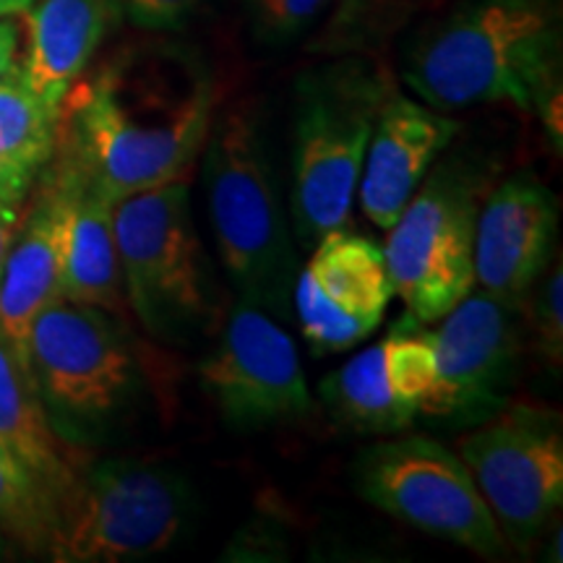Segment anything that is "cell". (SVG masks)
I'll use <instances>...</instances> for the list:
<instances>
[{
  "mask_svg": "<svg viewBox=\"0 0 563 563\" xmlns=\"http://www.w3.org/2000/svg\"><path fill=\"white\" fill-rule=\"evenodd\" d=\"M456 449L506 545L530 551L563 501L561 415L509 402L464 433Z\"/></svg>",
  "mask_w": 563,
  "mask_h": 563,
  "instance_id": "10",
  "label": "cell"
},
{
  "mask_svg": "<svg viewBox=\"0 0 563 563\" xmlns=\"http://www.w3.org/2000/svg\"><path fill=\"white\" fill-rule=\"evenodd\" d=\"M496 175L483 154L439 157L386 230V274L415 321L435 323L475 290V222Z\"/></svg>",
  "mask_w": 563,
  "mask_h": 563,
  "instance_id": "5",
  "label": "cell"
},
{
  "mask_svg": "<svg viewBox=\"0 0 563 563\" xmlns=\"http://www.w3.org/2000/svg\"><path fill=\"white\" fill-rule=\"evenodd\" d=\"M53 509L24 467L0 443V540L21 553L47 551Z\"/></svg>",
  "mask_w": 563,
  "mask_h": 563,
  "instance_id": "22",
  "label": "cell"
},
{
  "mask_svg": "<svg viewBox=\"0 0 563 563\" xmlns=\"http://www.w3.org/2000/svg\"><path fill=\"white\" fill-rule=\"evenodd\" d=\"M462 123L418 97L394 87L373 125L355 199L378 230H389L405 203L412 199L428 170L435 165Z\"/></svg>",
  "mask_w": 563,
  "mask_h": 563,
  "instance_id": "17",
  "label": "cell"
},
{
  "mask_svg": "<svg viewBox=\"0 0 563 563\" xmlns=\"http://www.w3.org/2000/svg\"><path fill=\"white\" fill-rule=\"evenodd\" d=\"M34 0H0V19L3 16H16V13H24Z\"/></svg>",
  "mask_w": 563,
  "mask_h": 563,
  "instance_id": "30",
  "label": "cell"
},
{
  "mask_svg": "<svg viewBox=\"0 0 563 563\" xmlns=\"http://www.w3.org/2000/svg\"><path fill=\"white\" fill-rule=\"evenodd\" d=\"M24 203H0V272H3L5 253H9V245L16 235V228L21 222V214H24Z\"/></svg>",
  "mask_w": 563,
  "mask_h": 563,
  "instance_id": "28",
  "label": "cell"
},
{
  "mask_svg": "<svg viewBox=\"0 0 563 563\" xmlns=\"http://www.w3.org/2000/svg\"><path fill=\"white\" fill-rule=\"evenodd\" d=\"M214 112V76L196 47L141 42L66 91L55 150L115 203L186 178Z\"/></svg>",
  "mask_w": 563,
  "mask_h": 563,
  "instance_id": "1",
  "label": "cell"
},
{
  "mask_svg": "<svg viewBox=\"0 0 563 563\" xmlns=\"http://www.w3.org/2000/svg\"><path fill=\"white\" fill-rule=\"evenodd\" d=\"M199 382L222 420L238 431L302 420L313 412L292 336L274 316L243 300L199 363Z\"/></svg>",
  "mask_w": 563,
  "mask_h": 563,
  "instance_id": "12",
  "label": "cell"
},
{
  "mask_svg": "<svg viewBox=\"0 0 563 563\" xmlns=\"http://www.w3.org/2000/svg\"><path fill=\"white\" fill-rule=\"evenodd\" d=\"M188 519V488L139 460L79 467L53 504L45 555L55 563H125L167 551Z\"/></svg>",
  "mask_w": 563,
  "mask_h": 563,
  "instance_id": "6",
  "label": "cell"
},
{
  "mask_svg": "<svg viewBox=\"0 0 563 563\" xmlns=\"http://www.w3.org/2000/svg\"><path fill=\"white\" fill-rule=\"evenodd\" d=\"M60 108L26 84L19 60L0 76V157L40 173L58 146Z\"/></svg>",
  "mask_w": 563,
  "mask_h": 563,
  "instance_id": "21",
  "label": "cell"
},
{
  "mask_svg": "<svg viewBox=\"0 0 563 563\" xmlns=\"http://www.w3.org/2000/svg\"><path fill=\"white\" fill-rule=\"evenodd\" d=\"M26 363L60 439L95 431L121 410L136 368L110 313L66 298L34 316Z\"/></svg>",
  "mask_w": 563,
  "mask_h": 563,
  "instance_id": "9",
  "label": "cell"
},
{
  "mask_svg": "<svg viewBox=\"0 0 563 563\" xmlns=\"http://www.w3.org/2000/svg\"><path fill=\"white\" fill-rule=\"evenodd\" d=\"M37 178V191L30 207H24L0 272V336L26 368V336L34 316L63 298V256L70 211V178L55 154Z\"/></svg>",
  "mask_w": 563,
  "mask_h": 563,
  "instance_id": "16",
  "label": "cell"
},
{
  "mask_svg": "<svg viewBox=\"0 0 563 563\" xmlns=\"http://www.w3.org/2000/svg\"><path fill=\"white\" fill-rule=\"evenodd\" d=\"M186 178L112 203L125 302L146 332L167 340L194 332L211 311Z\"/></svg>",
  "mask_w": 563,
  "mask_h": 563,
  "instance_id": "7",
  "label": "cell"
},
{
  "mask_svg": "<svg viewBox=\"0 0 563 563\" xmlns=\"http://www.w3.org/2000/svg\"><path fill=\"white\" fill-rule=\"evenodd\" d=\"M525 302L473 290L431 332L439 384L426 415L475 428L511 402L527 344Z\"/></svg>",
  "mask_w": 563,
  "mask_h": 563,
  "instance_id": "11",
  "label": "cell"
},
{
  "mask_svg": "<svg viewBox=\"0 0 563 563\" xmlns=\"http://www.w3.org/2000/svg\"><path fill=\"white\" fill-rule=\"evenodd\" d=\"M329 0H245L251 32L266 47L290 45L319 19Z\"/></svg>",
  "mask_w": 563,
  "mask_h": 563,
  "instance_id": "25",
  "label": "cell"
},
{
  "mask_svg": "<svg viewBox=\"0 0 563 563\" xmlns=\"http://www.w3.org/2000/svg\"><path fill=\"white\" fill-rule=\"evenodd\" d=\"M40 173L0 157V203H24Z\"/></svg>",
  "mask_w": 563,
  "mask_h": 563,
  "instance_id": "27",
  "label": "cell"
},
{
  "mask_svg": "<svg viewBox=\"0 0 563 563\" xmlns=\"http://www.w3.org/2000/svg\"><path fill=\"white\" fill-rule=\"evenodd\" d=\"M561 0H456L407 40L399 79L441 112L517 104L561 150Z\"/></svg>",
  "mask_w": 563,
  "mask_h": 563,
  "instance_id": "2",
  "label": "cell"
},
{
  "mask_svg": "<svg viewBox=\"0 0 563 563\" xmlns=\"http://www.w3.org/2000/svg\"><path fill=\"white\" fill-rule=\"evenodd\" d=\"M439 363L431 332L412 316L389 336L357 352L321 384L323 402L342 426L357 433L394 435L431 405Z\"/></svg>",
  "mask_w": 563,
  "mask_h": 563,
  "instance_id": "14",
  "label": "cell"
},
{
  "mask_svg": "<svg viewBox=\"0 0 563 563\" xmlns=\"http://www.w3.org/2000/svg\"><path fill=\"white\" fill-rule=\"evenodd\" d=\"M203 0H121L123 16L144 32H180Z\"/></svg>",
  "mask_w": 563,
  "mask_h": 563,
  "instance_id": "26",
  "label": "cell"
},
{
  "mask_svg": "<svg viewBox=\"0 0 563 563\" xmlns=\"http://www.w3.org/2000/svg\"><path fill=\"white\" fill-rule=\"evenodd\" d=\"M199 157L209 222L238 298L290 319L298 245L256 108L214 112Z\"/></svg>",
  "mask_w": 563,
  "mask_h": 563,
  "instance_id": "3",
  "label": "cell"
},
{
  "mask_svg": "<svg viewBox=\"0 0 563 563\" xmlns=\"http://www.w3.org/2000/svg\"><path fill=\"white\" fill-rule=\"evenodd\" d=\"M559 245V199L534 173L496 180L475 222V287L509 302L530 298Z\"/></svg>",
  "mask_w": 563,
  "mask_h": 563,
  "instance_id": "15",
  "label": "cell"
},
{
  "mask_svg": "<svg viewBox=\"0 0 563 563\" xmlns=\"http://www.w3.org/2000/svg\"><path fill=\"white\" fill-rule=\"evenodd\" d=\"M19 53V26L9 19H0V76L16 63Z\"/></svg>",
  "mask_w": 563,
  "mask_h": 563,
  "instance_id": "29",
  "label": "cell"
},
{
  "mask_svg": "<svg viewBox=\"0 0 563 563\" xmlns=\"http://www.w3.org/2000/svg\"><path fill=\"white\" fill-rule=\"evenodd\" d=\"M292 285V313L313 355H336L382 327L394 298L384 251L347 228L311 249Z\"/></svg>",
  "mask_w": 563,
  "mask_h": 563,
  "instance_id": "13",
  "label": "cell"
},
{
  "mask_svg": "<svg viewBox=\"0 0 563 563\" xmlns=\"http://www.w3.org/2000/svg\"><path fill=\"white\" fill-rule=\"evenodd\" d=\"M123 19L121 0H34L24 11L26 51L19 63L26 84L60 108Z\"/></svg>",
  "mask_w": 563,
  "mask_h": 563,
  "instance_id": "18",
  "label": "cell"
},
{
  "mask_svg": "<svg viewBox=\"0 0 563 563\" xmlns=\"http://www.w3.org/2000/svg\"><path fill=\"white\" fill-rule=\"evenodd\" d=\"M412 0H347L342 3L327 37L321 34L316 51L332 55H361L365 45L382 37L397 21L407 19V5Z\"/></svg>",
  "mask_w": 563,
  "mask_h": 563,
  "instance_id": "23",
  "label": "cell"
},
{
  "mask_svg": "<svg viewBox=\"0 0 563 563\" xmlns=\"http://www.w3.org/2000/svg\"><path fill=\"white\" fill-rule=\"evenodd\" d=\"M70 178V211L63 256V298L121 316L125 308L121 262H118L112 201L97 191L66 154L55 150Z\"/></svg>",
  "mask_w": 563,
  "mask_h": 563,
  "instance_id": "19",
  "label": "cell"
},
{
  "mask_svg": "<svg viewBox=\"0 0 563 563\" xmlns=\"http://www.w3.org/2000/svg\"><path fill=\"white\" fill-rule=\"evenodd\" d=\"M394 87L389 68L365 55H340L295 81L290 222L302 249L347 228L373 125Z\"/></svg>",
  "mask_w": 563,
  "mask_h": 563,
  "instance_id": "4",
  "label": "cell"
},
{
  "mask_svg": "<svg viewBox=\"0 0 563 563\" xmlns=\"http://www.w3.org/2000/svg\"><path fill=\"white\" fill-rule=\"evenodd\" d=\"M0 443L51 501V509L81 467L70 454L66 439L55 431L30 368L19 361L3 336H0Z\"/></svg>",
  "mask_w": 563,
  "mask_h": 563,
  "instance_id": "20",
  "label": "cell"
},
{
  "mask_svg": "<svg viewBox=\"0 0 563 563\" xmlns=\"http://www.w3.org/2000/svg\"><path fill=\"white\" fill-rule=\"evenodd\" d=\"M530 316H525L532 332V344L551 371L563 363V266L555 256L534 282Z\"/></svg>",
  "mask_w": 563,
  "mask_h": 563,
  "instance_id": "24",
  "label": "cell"
},
{
  "mask_svg": "<svg viewBox=\"0 0 563 563\" xmlns=\"http://www.w3.org/2000/svg\"><path fill=\"white\" fill-rule=\"evenodd\" d=\"M355 488L415 530L483 559L509 553L467 464L431 435H397L371 443L355 462Z\"/></svg>",
  "mask_w": 563,
  "mask_h": 563,
  "instance_id": "8",
  "label": "cell"
}]
</instances>
